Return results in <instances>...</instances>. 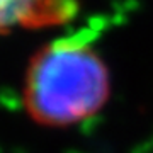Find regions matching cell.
I'll return each mask as SVG.
<instances>
[{"mask_svg":"<svg viewBox=\"0 0 153 153\" xmlns=\"http://www.w3.org/2000/svg\"><path fill=\"white\" fill-rule=\"evenodd\" d=\"M88 31L49 43L31 58L24 85L29 116L44 126H70L102 109L109 73L88 44Z\"/></svg>","mask_w":153,"mask_h":153,"instance_id":"obj_1","label":"cell"},{"mask_svg":"<svg viewBox=\"0 0 153 153\" xmlns=\"http://www.w3.org/2000/svg\"><path fill=\"white\" fill-rule=\"evenodd\" d=\"M76 0H2V29L14 26L43 27L61 24L75 16Z\"/></svg>","mask_w":153,"mask_h":153,"instance_id":"obj_2","label":"cell"}]
</instances>
